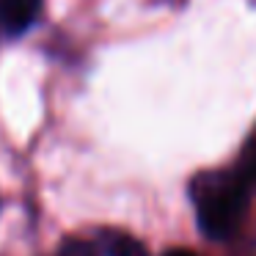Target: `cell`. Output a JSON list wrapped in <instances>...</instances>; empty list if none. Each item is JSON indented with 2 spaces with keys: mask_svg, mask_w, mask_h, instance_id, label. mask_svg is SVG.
<instances>
[{
  "mask_svg": "<svg viewBox=\"0 0 256 256\" xmlns=\"http://www.w3.org/2000/svg\"><path fill=\"white\" fill-rule=\"evenodd\" d=\"M42 0H0V25L12 36H20L34 28L39 20Z\"/></svg>",
  "mask_w": 256,
  "mask_h": 256,
  "instance_id": "2",
  "label": "cell"
},
{
  "mask_svg": "<svg viewBox=\"0 0 256 256\" xmlns=\"http://www.w3.org/2000/svg\"><path fill=\"white\" fill-rule=\"evenodd\" d=\"M245 196L248 190L240 184L237 176H215V174L201 176L193 188L201 232L212 240H226L240 223Z\"/></svg>",
  "mask_w": 256,
  "mask_h": 256,
  "instance_id": "1",
  "label": "cell"
},
{
  "mask_svg": "<svg viewBox=\"0 0 256 256\" xmlns=\"http://www.w3.org/2000/svg\"><path fill=\"white\" fill-rule=\"evenodd\" d=\"M105 254L108 256H149L146 245L140 240L130 237L124 232H110L105 234Z\"/></svg>",
  "mask_w": 256,
  "mask_h": 256,
  "instance_id": "3",
  "label": "cell"
},
{
  "mask_svg": "<svg viewBox=\"0 0 256 256\" xmlns=\"http://www.w3.org/2000/svg\"><path fill=\"white\" fill-rule=\"evenodd\" d=\"M166 256H196V254H190V250H168Z\"/></svg>",
  "mask_w": 256,
  "mask_h": 256,
  "instance_id": "5",
  "label": "cell"
},
{
  "mask_svg": "<svg viewBox=\"0 0 256 256\" xmlns=\"http://www.w3.org/2000/svg\"><path fill=\"white\" fill-rule=\"evenodd\" d=\"M61 256H94V250H91L86 242L74 240V242H66V248L61 250Z\"/></svg>",
  "mask_w": 256,
  "mask_h": 256,
  "instance_id": "4",
  "label": "cell"
}]
</instances>
